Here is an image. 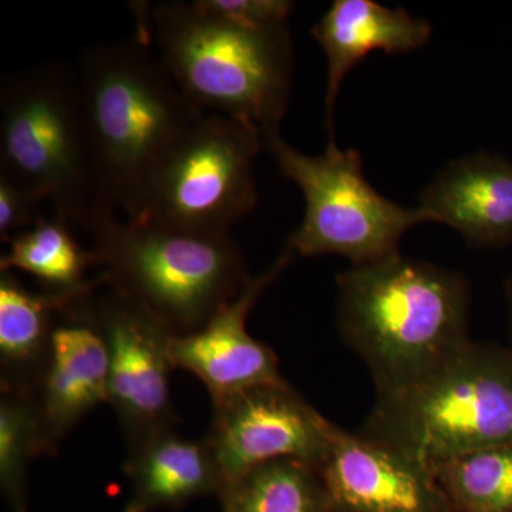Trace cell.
Wrapping results in <instances>:
<instances>
[{"instance_id":"2","label":"cell","mask_w":512,"mask_h":512,"mask_svg":"<svg viewBox=\"0 0 512 512\" xmlns=\"http://www.w3.org/2000/svg\"><path fill=\"white\" fill-rule=\"evenodd\" d=\"M77 76L92 146L97 208L121 211L134 220L158 161L204 113L140 33L87 49Z\"/></svg>"},{"instance_id":"16","label":"cell","mask_w":512,"mask_h":512,"mask_svg":"<svg viewBox=\"0 0 512 512\" xmlns=\"http://www.w3.org/2000/svg\"><path fill=\"white\" fill-rule=\"evenodd\" d=\"M127 450L124 468L131 495L126 512L180 507L224 490V478L207 439H188L170 427Z\"/></svg>"},{"instance_id":"12","label":"cell","mask_w":512,"mask_h":512,"mask_svg":"<svg viewBox=\"0 0 512 512\" xmlns=\"http://www.w3.org/2000/svg\"><path fill=\"white\" fill-rule=\"evenodd\" d=\"M293 259L291 252L284 249L274 264L254 276L207 325L171 339L174 369L197 377L210 393L212 403L251 387L285 380L274 350L248 332L247 319L262 293Z\"/></svg>"},{"instance_id":"20","label":"cell","mask_w":512,"mask_h":512,"mask_svg":"<svg viewBox=\"0 0 512 512\" xmlns=\"http://www.w3.org/2000/svg\"><path fill=\"white\" fill-rule=\"evenodd\" d=\"M431 476L454 512H512V441L450 458Z\"/></svg>"},{"instance_id":"13","label":"cell","mask_w":512,"mask_h":512,"mask_svg":"<svg viewBox=\"0 0 512 512\" xmlns=\"http://www.w3.org/2000/svg\"><path fill=\"white\" fill-rule=\"evenodd\" d=\"M318 473L332 512H454L426 468L340 427Z\"/></svg>"},{"instance_id":"1","label":"cell","mask_w":512,"mask_h":512,"mask_svg":"<svg viewBox=\"0 0 512 512\" xmlns=\"http://www.w3.org/2000/svg\"><path fill=\"white\" fill-rule=\"evenodd\" d=\"M468 313L463 275L400 252L338 276L340 336L369 367L377 396L410 386L464 348Z\"/></svg>"},{"instance_id":"22","label":"cell","mask_w":512,"mask_h":512,"mask_svg":"<svg viewBox=\"0 0 512 512\" xmlns=\"http://www.w3.org/2000/svg\"><path fill=\"white\" fill-rule=\"evenodd\" d=\"M195 6L212 18L244 28L289 25L295 3L289 0H195Z\"/></svg>"},{"instance_id":"17","label":"cell","mask_w":512,"mask_h":512,"mask_svg":"<svg viewBox=\"0 0 512 512\" xmlns=\"http://www.w3.org/2000/svg\"><path fill=\"white\" fill-rule=\"evenodd\" d=\"M63 299L30 291L13 272H0V386L32 393L45 367Z\"/></svg>"},{"instance_id":"9","label":"cell","mask_w":512,"mask_h":512,"mask_svg":"<svg viewBox=\"0 0 512 512\" xmlns=\"http://www.w3.org/2000/svg\"><path fill=\"white\" fill-rule=\"evenodd\" d=\"M336 429L282 380L212 403L211 429L205 439L227 488L254 468L276 460L301 461L319 470Z\"/></svg>"},{"instance_id":"10","label":"cell","mask_w":512,"mask_h":512,"mask_svg":"<svg viewBox=\"0 0 512 512\" xmlns=\"http://www.w3.org/2000/svg\"><path fill=\"white\" fill-rule=\"evenodd\" d=\"M101 286L103 292L97 293L96 286L90 295V312L106 342L109 404L131 448L175 427L170 390L174 335L137 303Z\"/></svg>"},{"instance_id":"4","label":"cell","mask_w":512,"mask_h":512,"mask_svg":"<svg viewBox=\"0 0 512 512\" xmlns=\"http://www.w3.org/2000/svg\"><path fill=\"white\" fill-rule=\"evenodd\" d=\"M86 231L100 284L150 313L174 336L201 329L248 285L231 234H197L97 208Z\"/></svg>"},{"instance_id":"19","label":"cell","mask_w":512,"mask_h":512,"mask_svg":"<svg viewBox=\"0 0 512 512\" xmlns=\"http://www.w3.org/2000/svg\"><path fill=\"white\" fill-rule=\"evenodd\" d=\"M221 497L224 512H332L318 470L296 460L262 464Z\"/></svg>"},{"instance_id":"15","label":"cell","mask_w":512,"mask_h":512,"mask_svg":"<svg viewBox=\"0 0 512 512\" xmlns=\"http://www.w3.org/2000/svg\"><path fill=\"white\" fill-rule=\"evenodd\" d=\"M431 25L404 9H390L375 0H335L313 25L312 36L328 60L325 124L335 141L333 117L343 80L370 53L404 55L429 43Z\"/></svg>"},{"instance_id":"3","label":"cell","mask_w":512,"mask_h":512,"mask_svg":"<svg viewBox=\"0 0 512 512\" xmlns=\"http://www.w3.org/2000/svg\"><path fill=\"white\" fill-rule=\"evenodd\" d=\"M137 33L202 113L281 133L291 99L293 49L289 25L244 28L212 18L194 2L137 8Z\"/></svg>"},{"instance_id":"11","label":"cell","mask_w":512,"mask_h":512,"mask_svg":"<svg viewBox=\"0 0 512 512\" xmlns=\"http://www.w3.org/2000/svg\"><path fill=\"white\" fill-rule=\"evenodd\" d=\"M92 292L63 303L45 367L30 393L40 456L55 454L87 414L109 403V357L90 312Z\"/></svg>"},{"instance_id":"8","label":"cell","mask_w":512,"mask_h":512,"mask_svg":"<svg viewBox=\"0 0 512 512\" xmlns=\"http://www.w3.org/2000/svg\"><path fill=\"white\" fill-rule=\"evenodd\" d=\"M258 128L204 113L158 161L134 220L197 234H229L258 204Z\"/></svg>"},{"instance_id":"24","label":"cell","mask_w":512,"mask_h":512,"mask_svg":"<svg viewBox=\"0 0 512 512\" xmlns=\"http://www.w3.org/2000/svg\"><path fill=\"white\" fill-rule=\"evenodd\" d=\"M505 299H507L508 319H510V339L512 352V276L505 281L504 284Z\"/></svg>"},{"instance_id":"6","label":"cell","mask_w":512,"mask_h":512,"mask_svg":"<svg viewBox=\"0 0 512 512\" xmlns=\"http://www.w3.org/2000/svg\"><path fill=\"white\" fill-rule=\"evenodd\" d=\"M0 175L49 202L57 220L87 228L97 187L77 70L47 63L3 79Z\"/></svg>"},{"instance_id":"23","label":"cell","mask_w":512,"mask_h":512,"mask_svg":"<svg viewBox=\"0 0 512 512\" xmlns=\"http://www.w3.org/2000/svg\"><path fill=\"white\" fill-rule=\"evenodd\" d=\"M40 204L32 192L0 175V238L9 244L16 235L32 228L40 218Z\"/></svg>"},{"instance_id":"5","label":"cell","mask_w":512,"mask_h":512,"mask_svg":"<svg viewBox=\"0 0 512 512\" xmlns=\"http://www.w3.org/2000/svg\"><path fill=\"white\" fill-rule=\"evenodd\" d=\"M360 436L433 470L512 441V352L470 342L397 392L377 396Z\"/></svg>"},{"instance_id":"21","label":"cell","mask_w":512,"mask_h":512,"mask_svg":"<svg viewBox=\"0 0 512 512\" xmlns=\"http://www.w3.org/2000/svg\"><path fill=\"white\" fill-rule=\"evenodd\" d=\"M39 437L32 396L2 392L0 396V487L16 512L26 510L30 461L39 457Z\"/></svg>"},{"instance_id":"7","label":"cell","mask_w":512,"mask_h":512,"mask_svg":"<svg viewBox=\"0 0 512 512\" xmlns=\"http://www.w3.org/2000/svg\"><path fill=\"white\" fill-rule=\"evenodd\" d=\"M265 150L305 198L301 225L285 245L293 258L340 255L352 265L372 264L400 252L403 235L429 222L419 207H402L379 194L367 181L362 156L335 141L309 156L276 133L265 138Z\"/></svg>"},{"instance_id":"14","label":"cell","mask_w":512,"mask_h":512,"mask_svg":"<svg viewBox=\"0 0 512 512\" xmlns=\"http://www.w3.org/2000/svg\"><path fill=\"white\" fill-rule=\"evenodd\" d=\"M417 207L471 247H504L512 242V163L491 153L457 158L421 191Z\"/></svg>"},{"instance_id":"18","label":"cell","mask_w":512,"mask_h":512,"mask_svg":"<svg viewBox=\"0 0 512 512\" xmlns=\"http://www.w3.org/2000/svg\"><path fill=\"white\" fill-rule=\"evenodd\" d=\"M73 227L43 215L32 228L20 232L0 259V272H25L39 282L40 291L63 301L87 295L99 284L89 278L96 268L92 249L84 248Z\"/></svg>"}]
</instances>
